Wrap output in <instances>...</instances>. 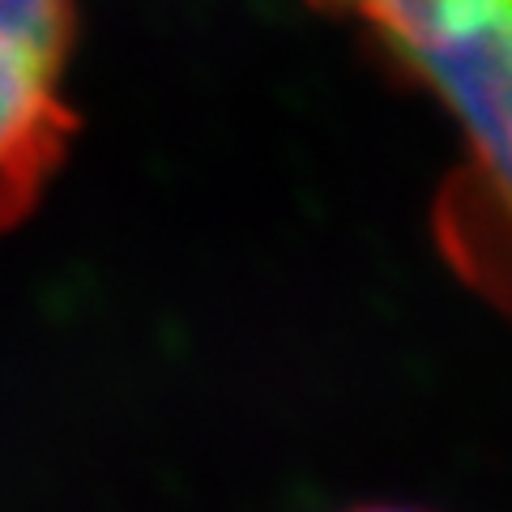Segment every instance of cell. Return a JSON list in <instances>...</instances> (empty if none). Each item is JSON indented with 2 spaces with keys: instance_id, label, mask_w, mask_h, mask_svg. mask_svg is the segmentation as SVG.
Wrapping results in <instances>:
<instances>
[{
  "instance_id": "1",
  "label": "cell",
  "mask_w": 512,
  "mask_h": 512,
  "mask_svg": "<svg viewBox=\"0 0 512 512\" xmlns=\"http://www.w3.org/2000/svg\"><path fill=\"white\" fill-rule=\"evenodd\" d=\"M359 22L453 111L461 163L436 205L453 274L512 316V0H316Z\"/></svg>"
},
{
  "instance_id": "2",
  "label": "cell",
  "mask_w": 512,
  "mask_h": 512,
  "mask_svg": "<svg viewBox=\"0 0 512 512\" xmlns=\"http://www.w3.org/2000/svg\"><path fill=\"white\" fill-rule=\"evenodd\" d=\"M73 0H0V231L30 214L73 137Z\"/></svg>"
},
{
  "instance_id": "3",
  "label": "cell",
  "mask_w": 512,
  "mask_h": 512,
  "mask_svg": "<svg viewBox=\"0 0 512 512\" xmlns=\"http://www.w3.org/2000/svg\"><path fill=\"white\" fill-rule=\"evenodd\" d=\"M350 512H423V508H393V504H372V508H350Z\"/></svg>"
}]
</instances>
